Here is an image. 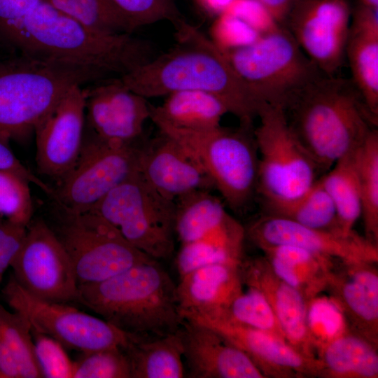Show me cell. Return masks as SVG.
Instances as JSON below:
<instances>
[{"instance_id":"2e32d148","label":"cell","mask_w":378,"mask_h":378,"mask_svg":"<svg viewBox=\"0 0 378 378\" xmlns=\"http://www.w3.org/2000/svg\"><path fill=\"white\" fill-rule=\"evenodd\" d=\"M245 232L246 237L260 248L290 245L344 262H378V245L355 231L312 228L266 214L251 222Z\"/></svg>"},{"instance_id":"4316f807","label":"cell","mask_w":378,"mask_h":378,"mask_svg":"<svg viewBox=\"0 0 378 378\" xmlns=\"http://www.w3.org/2000/svg\"><path fill=\"white\" fill-rule=\"evenodd\" d=\"M159 106L150 104V119L178 129L205 131L220 126L229 109L216 95L203 91L183 90L167 95Z\"/></svg>"},{"instance_id":"e0dca14e","label":"cell","mask_w":378,"mask_h":378,"mask_svg":"<svg viewBox=\"0 0 378 378\" xmlns=\"http://www.w3.org/2000/svg\"><path fill=\"white\" fill-rule=\"evenodd\" d=\"M82 87H71L34 129L38 169L59 181L74 167L83 145L85 97Z\"/></svg>"},{"instance_id":"5b68a950","label":"cell","mask_w":378,"mask_h":378,"mask_svg":"<svg viewBox=\"0 0 378 378\" xmlns=\"http://www.w3.org/2000/svg\"><path fill=\"white\" fill-rule=\"evenodd\" d=\"M108 78L89 66L22 54L0 57V137L24 136L71 87Z\"/></svg>"},{"instance_id":"4fadbf2b","label":"cell","mask_w":378,"mask_h":378,"mask_svg":"<svg viewBox=\"0 0 378 378\" xmlns=\"http://www.w3.org/2000/svg\"><path fill=\"white\" fill-rule=\"evenodd\" d=\"M10 267L15 281L31 295L51 302L78 303V284L70 259L44 220L30 222Z\"/></svg>"},{"instance_id":"836d02e7","label":"cell","mask_w":378,"mask_h":378,"mask_svg":"<svg viewBox=\"0 0 378 378\" xmlns=\"http://www.w3.org/2000/svg\"><path fill=\"white\" fill-rule=\"evenodd\" d=\"M0 344L10 353L19 366L21 378H41L34 349L31 328L16 312L0 304Z\"/></svg>"},{"instance_id":"7dc6e473","label":"cell","mask_w":378,"mask_h":378,"mask_svg":"<svg viewBox=\"0 0 378 378\" xmlns=\"http://www.w3.org/2000/svg\"><path fill=\"white\" fill-rule=\"evenodd\" d=\"M271 14L276 22L284 26L288 15L300 0H258Z\"/></svg>"},{"instance_id":"d6986e66","label":"cell","mask_w":378,"mask_h":378,"mask_svg":"<svg viewBox=\"0 0 378 378\" xmlns=\"http://www.w3.org/2000/svg\"><path fill=\"white\" fill-rule=\"evenodd\" d=\"M139 172L160 195L175 202L196 190H211L214 184L200 162L176 141L159 135L140 146Z\"/></svg>"},{"instance_id":"44dd1931","label":"cell","mask_w":378,"mask_h":378,"mask_svg":"<svg viewBox=\"0 0 378 378\" xmlns=\"http://www.w3.org/2000/svg\"><path fill=\"white\" fill-rule=\"evenodd\" d=\"M239 271L243 285L258 290L272 309L287 342L307 356L316 358L307 326V302L279 278L264 256L243 257Z\"/></svg>"},{"instance_id":"484cf974","label":"cell","mask_w":378,"mask_h":378,"mask_svg":"<svg viewBox=\"0 0 378 378\" xmlns=\"http://www.w3.org/2000/svg\"><path fill=\"white\" fill-rule=\"evenodd\" d=\"M242 227L210 190H196L175 200L174 234L181 244Z\"/></svg>"},{"instance_id":"9a60e30c","label":"cell","mask_w":378,"mask_h":378,"mask_svg":"<svg viewBox=\"0 0 378 378\" xmlns=\"http://www.w3.org/2000/svg\"><path fill=\"white\" fill-rule=\"evenodd\" d=\"M351 18L347 0H300L283 27L320 71L335 76L345 57Z\"/></svg>"},{"instance_id":"f1b7e54d","label":"cell","mask_w":378,"mask_h":378,"mask_svg":"<svg viewBox=\"0 0 378 378\" xmlns=\"http://www.w3.org/2000/svg\"><path fill=\"white\" fill-rule=\"evenodd\" d=\"M131 368V378H181L185 376L181 328L162 337L133 336L122 348Z\"/></svg>"},{"instance_id":"3957f363","label":"cell","mask_w":378,"mask_h":378,"mask_svg":"<svg viewBox=\"0 0 378 378\" xmlns=\"http://www.w3.org/2000/svg\"><path fill=\"white\" fill-rule=\"evenodd\" d=\"M10 48L34 57L92 67L109 78L121 77L157 55L148 41L131 34H96L46 1L22 22Z\"/></svg>"},{"instance_id":"ba28073f","label":"cell","mask_w":378,"mask_h":378,"mask_svg":"<svg viewBox=\"0 0 378 378\" xmlns=\"http://www.w3.org/2000/svg\"><path fill=\"white\" fill-rule=\"evenodd\" d=\"M133 246L155 259L174 251L175 202L153 188L139 170L109 192L90 211Z\"/></svg>"},{"instance_id":"c3c4849f","label":"cell","mask_w":378,"mask_h":378,"mask_svg":"<svg viewBox=\"0 0 378 378\" xmlns=\"http://www.w3.org/2000/svg\"><path fill=\"white\" fill-rule=\"evenodd\" d=\"M209 9L223 13L234 0H200Z\"/></svg>"},{"instance_id":"7402d4cb","label":"cell","mask_w":378,"mask_h":378,"mask_svg":"<svg viewBox=\"0 0 378 378\" xmlns=\"http://www.w3.org/2000/svg\"><path fill=\"white\" fill-rule=\"evenodd\" d=\"M190 378H265L252 360L214 330L184 320L181 327Z\"/></svg>"},{"instance_id":"d4e9b609","label":"cell","mask_w":378,"mask_h":378,"mask_svg":"<svg viewBox=\"0 0 378 378\" xmlns=\"http://www.w3.org/2000/svg\"><path fill=\"white\" fill-rule=\"evenodd\" d=\"M260 249L275 274L297 289L307 302L325 290L337 260L295 246H269Z\"/></svg>"},{"instance_id":"1f68e13d","label":"cell","mask_w":378,"mask_h":378,"mask_svg":"<svg viewBox=\"0 0 378 378\" xmlns=\"http://www.w3.org/2000/svg\"><path fill=\"white\" fill-rule=\"evenodd\" d=\"M244 241L239 236L215 235L181 244L176 258L180 278L209 265H239L243 258Z\"/></svg>"},{"instance_id":"8992f818","label":"cell","mask_w":378,"mask_h":378,"mask_svg":"<svg viewBox=\"0 0 378 378\" xmlns=\"http://www.w3.org/2000/svg\"><path fill=\"white\" fill-rule=\"evenodd\" d=\"M153 122L196 158L231 209H244L257 194L258 153L251 124L194 131Z\"/></svg>"},{"instance_id":"83f0119b","label":"cell","mask_w":378,"mask_h":378,"mask_svg":"<svg viewBox=\"0 0 378 378\" xmlns=\"http://www.w3.org/2000/svg\"><path fill=\"white\" fill-rule=\"evenodd\" d=\"M316 351L321 377H378L377 346L348 328Z\"/></svg>"},{"instance_id":"cb8c5ba5","label":"cell","mask_w":378,"mask_h":378,"mask_svg":"<svg viewBox=\"0 0 378 378\" xmlns=\"http://www.w3.org/2000/svg\"><path fill=\"white\" fill-rule=\"evenodd\" d=\"M239 265H209L181 277L176 285L181 314L226 309L243 291Z\"/></svg>"},{"instance_id":"ac0fdd59","label":"cell","mask_w":378,"mask_h":378,"mask_svg":"<svg viewBox=\"0 0 378 378\" xmlns=\"http://www.w3.org/2000/svg\"><path fill=\"white\" fill-rule=\"evenodd\" d=\"M83 91L85 117L93 134L110 143L141 141L150 115L148 99L126 88L118 77L94 83Z\"/></svg>"},{"instance_id":"603a6c76","label":"cell","mask_w":378,"mask_h":378,"mask_svg":"<svg viewBox=\"0 0 378 378\" xmlns=\"http://www.w3.org/2000/svg\"><path fill=\"white\" fill-rule=\"evenodd\" d=\"M345 56L351 79L373 120H378V8L361 4L351 11Z\"/></svg>"},{"instance_id":"f546056e","label":"cell","mask_w":378,"mask_h":378,"mask_svg":"<svg viewBox=\"0 0 378 378\" xmlns=\"http://www.w3.org/2000/svg\"><path fill=\"white\" fill-rule=\"evenodd\" d=\"M358 149L338 160L321 177L332 199L341 228L351 232L361 216V201L358 168Z\"/></svg>"},{"instance_id":"52a82bcc","label":"cell","mask_w":378,"mask_h":378,"mask_svg":"<svg viewBox=\"0 0 378 378\" xmlns=\"http://www.w3.org/2000/svg\"><path fill=\"white\" fill-rule=\"evenodd\" d=\"M232 68L262 104L282 106L321 73L284 27L251 43L223 50Z\"/></svg>"},{"instance_id":"4dcf8cb0","label":"cell","mask_w":378,"mask_h":378,"mask_svg":"<svg viewBox=\"0 0 378 378\" xmlns=\"http://www.w3.org/2000/svg\"><path fill=\"white\" fill-rule=\"evenodd\" d=\"M265 206L267 214L312 228L346 232L340 225L334 203L320 178L301 195L286 201L265 203Z\"/></svg>"},{"instance_id":"e575fe53","label":"cell","mask_w":378,"mask_h":378,"mask_svg":"<svg viewBox=\"0 0 378 378\" xmlns=\"http://www.w3.org/2000/svg\"><path fill=\"white\" fill-rule=\"evenodd\" d=\"M128 34L159 21L167 20L175 29L186 21L174 0H104Z\"/></svg>"},{"instance_id":"d590c367","label":"cell","mask_w":378,"mask_h":378,"mask_svg":"<svg viewBox=\"0 0 378 378\" xmlns=\"http://www.w3.org/2000/svg\"><path fill=\"white\" fill-rule=\"evenodd\" d=\"M55 9L96 34L112 36L126 32L104 0H46Z\"/></svg>"},{"instance_id":"b9f144b4","label":"cell","mask_w":378,"mask_h":378,"mask_svg":"<svg viewBox=\"0 0 378 378\" xmlns=\"http://www.w3.org/2000/svg\"><path fill=\"white\" fill-rule=\"evenodd\" d=\"M46 0H0V47L8 48L26 18Z\"/></svg>"},{"instance_id":"74e56055","label":"cell","mask_w":378,"mask_h":378,"mask_svg":"<svg viewBox=\"0 0 378 378\" xmlns=\"http://www.w3.org/2000/svg\"><path fill=\"white\" fill-rule=\"evenodd\" d=\"M74 363L72 378H131L130 361L121 347L83 353Z\"/></svg>"},{"instance_id":"60d3db41","label":"cell","mask_w":378,"mask_h":378,"mask_svg":"<svg viewBox=\"0 0 378 378\" xmlns=\"http://www.w3.org/2000/svg\"><path fill=\"white\" fill-rule=\"evenodd\" d=\"M36 360L43 378H72L74 361L56 340L31 330Z\"/></svg>"},{"instance_id":"8d00e7d4","label":"cell","mask_w":378,"mask_h":378,"mask_svg":"<svg viewBox=\"0 0 378 378\" xmlns=\"http://www.w3.org/2000/svg\"><path fill=\"white\" fill-rule=\"evenodd\" d=\"M225 312L231 318L239 323L286 340L280 324L268 302L254 288H248L246 292L240 293Z\"/></svg>"},{"instance_id":"bcb514c9","label":"cell","mask_w":378,"mask_h":378,"mask_svg":"<svg viewBox=\"0 0 378 378\" xmlns=\"http://www.w3.org/2000/svg\"><path fill=\"white\" fill-rule=\"evenodd\" d=\"M0 171L14 173L39 188L48 196L54 198L55 189L38 178L15 156L8 146V141L0 137Z\"/></svg>"},{"instance_id":"30bf717a","label":"cell","mask_w":378,"mask_h":378,"mask_svg":"<svg viewBox=\"0 0 378 378\" xmlns=\"http://www.w3.org/2000/svg\"><path fill=\"white\" fill-rule=\"evenodd\" d=\"M54 232L68 254L78 286L104 281L154 259L133 246L116 228L91 211L64 212Z\"/></svg>"},{"instance_id":"ab89813d","label":"cell","mask_w":378,"mask_h":378,"mask_svg":"<svg viewBox=\"0 0 378 378\" xmlns=\"http://www.w3.org/2000/svg\"><path fill=\"white\" fill-rule=\"evenodd\" d=\"M29 183L20 176L0 171V217L28 226L33 204Z\"/></svg>"},{"instance_id":"7bdbcfd3","label":"cell","mask_w":378,"mask_h":378,"mask_svg":"<svg viewBox=\"0 0 378 378\" xmlns=\"http://www.w3.org/2000/svg\"><path fill=\"white\" fill-rule=\"evenodd\" d=\"M27 227L0 217V286L22 245Z\"/></svg>"},{"instance_id":"d6a6232c","label":"cell","mask_w":378,"mask_h":378,"mask_svg":"<svg viewBox=\"0 0 378 378\" xmlns=\"http://www.w3.org/2000/svg\"><path fill=\"white\" fill-rule=\"evenodd\" d=\"M358 168L365 237L378 245V132L374 128L358 149Z\"/></svg>"},{"instance_id":"6da1fadb","label":"cell","mask_w":378,"mask_h":378,"mask_svg":"<svg viewBox=\"0 0 378 378\" xmlns=\"http://www.w3.org/2000/svg\"><path fill=\"white\" fill-rule=\"evenodd\" d=\"M176 31V43L167 52L118 77L128 89L146 99L173 92L213 94L241 123L252 124L262 103L237 74L224 51L187 22Z\"/></svg>"},{"instance_id":"7a4b0ae2","label":"cell","mask_w":378,"mask_h":378,"mask_svg":"<svg viewBox=\"0 0 378 378\" xmlns=\"http://www.w3.org/2000/svg\"><path fill=\"white\" fill-rule=\"evenodd\" d=\"M302 145L326 172L377 126L351 80L321 73L281 106Z\"/></svg>"},{"instance_id":"681fc988","label":"cell","mask_w":378,"mask_h":378,"mask_svg":"<svg viewBox=\"0 0 378 378\" xmlns=\"http://www.w3.org/2000/svg\"><path fill=\"white\" fill-rule=\"evenodd\" d=\"M358 1L359 4L365 6L378 8V0H358Z\"/></svg>"},{"instance_id":"ffe728a7","label":"cell","mask_w":378,"mask_h":378,"mask_svg":"<svg viewBox=\"0 0 378 378\" xmlns=\"http://www.w3.org/2000/svg\"><path fill=\"white\" fill-rule=\"evenodd\" d=\"M334 264L325 290L349 330L378 347V270L376 262Z\"/></svg>"},{"instance_id":"5bb4252c","label":"cell","mask_w":378,"mask_h":378,"mask_svg":"<svg viewBox=\"0 0 378 378\" xmlns=\"http://www.w3.org/2000/svg\"><path fill=\"white\" fill-rule=\"evenodd\" d=\"M184 320L208 327L243 351L265 377H320L318 358L302 354L286 340L239 323L223 310L185 313Z\"/></svg>"},{"instance_id":"f35d334b","label":"cell","mask_w":378,"mask_h":378,"mask_svg":"<svg viewBox=\"0 0 378 378\" xmlns=\"http://www.w3.org/2000/svg\"><path fill=\"white\" fill-rule=\"evenodd\" d=\"M307 326L314 350L334 339L346 328L344 318L329 298L318 296L307 302Z\"/></svg>"},{"instance_id":"9c48e42d","label":"cell","mask_w":378,"mask_h":378,"mask_svg":"<svg viewBox=\"0 0 378 378\" xmlns=\"http://www.w3.org/2000/svg\"><path fill=\"white\" fill-rule=\"evenodd\" d=\"M253 130L258 153L257 194L264 203L295 198L321 176L319 166L289 127L282 107L262 104Z\"/></svg>"},{"instance_id":"ee69618b","label":"cell","mask_w":378,"mask_h":378,"mask_svg":"<svg viewBox=\"0 0 378 378\" xmlns=\"http://www.w3.org/2000/svg\"><path fill=\"white\" fill-rule=\"evenodd\" d=\"M223 13L240 19L260 34L279 25L258 0H234Z\"/></svg>"},{"instance_id":"7c38bea8","label":"cell","mask_w":378,"mask_h":378,"mask_svg":"<svg viewBox=\"0 0 378 378\" xmlns=\"http://www.w3.org/2000/svg\"><path fill=\"white\" fill-rule=\"evenodd\" d=\"M141 142L131 145L110 143L92 133L88 141L84 139L74 167L59 181L54 200L66 213L90 211L139 170Z\"/></svg>"},{"instance_id":"8fae6325","label":"cell","mask_w":378,"mask_h":378,"mask_svg":"<svg viewBox=\"0 0 378 378\" xmlns=\"http://www.w3.org/2000/svg\"><path fill=\"white\" fill-rule=\"evenodd\" d=\"M1 293L7 304L27 319L32 330L56 340L64 347L81 353L124 348L132 337L103 318L68 304L48 302L31 295L12 274Z\"/></svg>"},{"instance_id":"277c9868","label":"cell","mask_w":378,"mask_h":378,"mask_svg":"<svg viewBox=\"0 0 378 378\" xmlns=\"http://www.w3.org/2000/svg\"><path fill=\"white\" fill-rule=\"evenodd\" d=\"M78 303L120 330L139 337L174 333L184 321L176 285L155 259L104 281L79 285Z\"/></svg>"},{"instance_id":"f6af8a7d","label":"cell","mask_w":378,"mask_h":378,"mask_svg":"<svg viewBox=\"0 0 378 378\" xmlns=\"http://www.w3.org/2000/svg\"><path fill=\"white\" fill-rule=\"evenodd\" d=\"M218 29L222 30L225 46L221 48L226 50L244 46L254 41L260 34L240 19L223 13L218 22Z\"/></svg>"}]
</instances>
